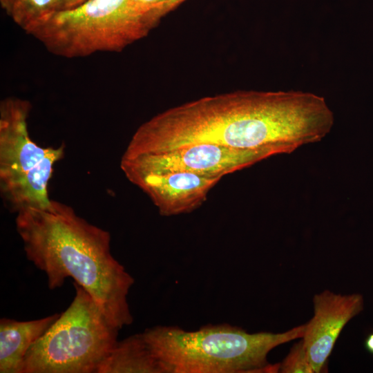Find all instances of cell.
Masks as SVG:
<instances>
[{
    "label": "cell",
    "mask_w": 373,
    "mask_h": 373,
    "mask_svg": "<svg viewBox=\"0 0 373 373\" xmlns=\"http://www.w3.org/2000/svg\"><path fill=\"white\" fill-rule=\"evenodd\" d=\"M317 126L313 102L305 92L238 90L155 115L137 128L123 155L207 143L270 157L313 142Z\"/></svg>",
    "instance_id": "cell-1"
},
{
    "label": "cell",
    "mask_w": 373,
    "mask_h": 373,
    "mask_svg": "<svg viewBox=\"0 0 373 373\" xmlns=\"http://www.w3.org/2000/svg\"><path fill=\"white\" fill-rule=\"evenodd\" d=\"M168 0H131L133 8L147 17L155 26L162 17L161 10Z\"/></svg>",
    "instance_id": "cell-14"
},
{
    "label": "cell",
    "mask_w": 373,
    "mask_h": 373,
    "mask_svg": "<svg viewBox=\"0 0 373 373\" xmlns=\"http://www.w3.org/2000/svg\"><path fill=\"white\" fill-rule=\"evenodd\" d=\"M60 314L20 321L0 320V372L22 373L25 356L31 346L50 328Z\"/></svg>",
    "instance_id": "cell-10"
},
{
    "label": "cell",
    "mask_w": 373,
    "mask_h": 373,
    "mask_svg": "<svg viewBox=\"0 0 373 373\" xmlns=\"http://www.w3.org/2000/svg\"><path fill=\"white\" fill-rule=\"evenodd\" d=\"M185 0H168L163 6L161 10V15L163 17L169 12L175 8Z\"/></svg>",
    "instance_id": "cell-15"
},
{
    "label": "cell",
    "mask_w": 373,
    "mask_h": 373,
    "mask_svg": "<svg viewBox=\"0 0 373 373\" xmlns=\"http://www.w3.org/2000/svg\"><path fill=\"white\" fill-rule=\"evenodd\" d=\"M269 157L262 151L201 143L160 153L122 155L120 168L128 180L145 175L176 171L222 178Z\"/></svg>",
    "instance_id": "cell-7"
},
{
    "label": "cell",
    "mask_w": 373,
    "mask_h": 373,
    "mask_svg": "<svg viewBox=\"0 0 373 373\" xmlns=\"http://www.w3.org/2000/svg\"><path fill=\"white\" fill-rule=\"evenodd\" d=\"M162 373L142 333L117 341L97 373Z\"/></svg>",
    "instance_id": "cell-11"
},
{
    "label": "cell",
    "mask_w": 373,
    "mask_h": 373,
    "mask_svg": "<svg viewBox=\"0 0 373 373\" xmlns=\"http://www.w3.org/2000/svg\"><path fill=\"white\" fill-rule=\"evenodd\" d=\"M365 347L371 353L373 354V333L370 334L365 340Z\"/></svg>",
    "instance_id": "cell-17"
},
{
    "label": "cell",
    "mask_w": 373,
    "mask_h": 373,
    "mask_svg": "<svg viewBox=\"0 0 373 373\" xmlns=\"http://www.w3.org/2000/svg\"><path fill=\"white\" fill-rule=\"evenodd\" d=\"M314 315L305 324L301 338L314 373L325 370L327 361L347 323L364 307L363 296L358 293L336 294L329 290L313 298Z\"/></svg>",
    "instance_id": "cell-8"
},
{
    "label": "cell",
    "mask_w": 373,
    "mask_h": 373,
    "mask_svg": "<svg viewBox=\"0 0 373 373\" xmlns=\"http://www.w3.org/2000/svg\"><path fill=\"white\" fill-rule=\"evenodd\" d=\"M305 324L282 333H249L228 324L207 325L194 331L155 326L142 332L162 373L278 372L268 354L301 338Z\"/></svg>",
    "instance_id": "cell-3"
},
{
    "label": "cell",
    "mask_w": 373,
    "mask_h": 373,
    "mask_svg": "<svg viewBox=\"0 0 373 373\" xmlns=\"http://www.w3.org/2000/svg\"><path fill=\"white\" fill-rule=\"evenodd\" d=\"M29 101L8 97L0 102V193L6 208L18 212L51 201L48 184L65 146L44 147L28 132Z\"/></svg>",
    "instance_id": "cell-6"
},
{
    "label": "cell",
    "mask_w": 373,
    "mask_h": 373,
    "mask_svg": "<svg viewBox=\"0 0 373 373\" xmlns=\"http://www.w3.org/2000/svg\"><path fill=\"white\" fill-rule=\"evenodd\" d=\"M65 0H0L11 19L28 34L44 19L64 10Z\"/></svg>",
    "instance_id": "cell-12"
},
{
    "label": "cell",
    "mask_w": 373,
    "mask_h": 373,
    "mask_svg": "<svg viewBox=\"0 0 373 373\" xmlns=\"http://www.w3.org/2000/svg\"><path fill=\"white\" fill-rule=\"evenodd\" d=\"M281 373H314L302 339L291 347L280 363Z\"/></svg>",
    "instance_id": "cell-13"
},
{
    "label": "cell",
    "mask_w": 373,
    "mask_h": 373,
    "mask_svg": "<svg viewBox=\"0 0 373 373\" xmlns=\"http://www.w3.org/2000/svg\"><path fill=\"white\" fill-rule=\"evenodd\" d=\"M16 214L26 256L44 272L50 289L72 278L114 326L120 329L133 323L127 296L134 279L112 255L108 231L54 200Z\"/></svg>",
    "instance_id": "cell-2"
},
{
    "label": "cell",
    "mask_w": 373,
    "mask_h": 373,
    "mask_svg": "<svg viewBox=\"0 0 373 373\" xmlns=\"http://www.w3.org/2000/svg\"><path fill=\"white\" fill-rule=\"evenodd\" d=\"M73 285V301L29 349L22 373H97L118 341L119 329L82 286Z\"/></svg>",
    "instance_id": "cell-5"
},
{
    "label": "cell",
    "mask_w": 373,
    "mask_h": 373,
    "mask_svg": "<svg viewBox=\"0 0 373 373\" xmlns=\"http://www.w3.org/2000/svg\"><path fill=\"white\" fill-rule=\"evenodd\" d=\"M221 178L176 171L138 176L129 182L149 197L160 215L171 216L190 213L201 206Z\"/></svg>",
    "instance_id": "cell-9"
},
{
    "label": "cell",
    "mask_w": 373,
    "mask_h": 373,
    "mask_svg": "<svg viewBox=\"0 0 373 373\" xmlns=\"http://www.w3.org/2000/svg\"><path fill=\"white\" fill-rule=\"evenodd\" d=\"M155 26L131 0H88L52 14L28 35L50 53L70 59L120 52L147 36Z\"/></svg>",
    "instance_id": "cell-4"
},
{
    "label": "cell",
    "mask_w": 373,
    "mask_h": 373,
    "mask_svg": "<svg viewBox=\"0 0 373 373\" xmlns=\"http://www.w3.org/2000/svg\"><path fill=\"white\" fill-rule=\"evenodd\" d=\"M88 0H65L64 10H69L77 8Z\"/></svg>",
    "instance_id": "cell-16"
}]
</instances>
